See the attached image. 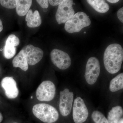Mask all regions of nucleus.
Wrapping results in <instances>:
<instances>
[{
    "instance_id": "f257e3e1",
    "label": "nucleus",
    "mask_w": 123,
    "mask_h": 123,
    "mask_svg": "<svg viewBox=\"0 0 123 123\" xmlns=\"http://www.w3.org/2000/svg\"><path fill=\"white\" fill-rule=\"evenodd\" d=\"M104 63L106 70L114 74L121 68L123 60V49L120 44L113 43L107 47L104 55Z\"/></svg>"
},
{
    "instance_id": "f03ea898",
    "label": "nucleus",
    "mask_w": 123,
    "mask_h": 123,
    "mask_svg": "<svg viewBox=\"0 0 123 123\" xmlns=\"http://www.w3.org/2000/svg\"><path fill=\"white\" fill-rule=\"evenodd\" d=\"M33 114L40 120L46 123H53L57 121L59 114L52 106L45 103L36 104L33 107Z\"/></svg>"
},
{
    "instance_id": "7ed1b4c3",
    "label": "nucleus",
    "mask_w": 123,
    "mask_h": 123,
    "mask_svg": "<svg viewBox=\"0 0 123 123\" xmlns=\"http://www.w3.org/2000/svg\"><path fill=\"white\" fill-rule=\"evenodd\" d=\"M91 23L89 16L86 14L82 12H78L65 23V30L69 33H77L84 27L89 26Z\"/></svg>"
},
{
    "instance_id": "20e7f679",
    "label": "nucleus",
    "mask_w": 123,
    "mask_h": 123,
    "mask_svg": "<svg viewBox=\"0 0 123 123\" xmlns=\"http://www.w3.org/2000/svg\"><path fill=\"white\" fill-rule=\"evenodd\" d=\"M36 94V98L39 101L43 102L51 101L55 95V86L50 81H44L38 86Z\"/></svg>"
},
{
    "instance_id": "39448f33",
    "label": "nucleus",
    "mask_w": 123,
    "mask_h": 123,
    "mask_svg": "<svg viewBox=\"0 0 123 123\" xmlns=\"http://www.w3.org/2000/svg\"><path fill=\"white\" fill-rule=\"evenodd\" d=\"M73 0H64L59 5L55 14V18L58 24L65 23L75 14L73 8Z\"/></svg>"
},
{
    "instance_id": "423d86ee",
    "label": "nucleus",
    "mask_w": 123,
    "mask_h": 123,
    "mask_svg": "<svg viewBox=\"0 0 123 123\" xmlns=\"http://www.w3.org/2000/svg\"><path fill=\"white\" fill-rule=\"evenodd\" d=\"M100 72L99 60L96 57H90L88 59L86 66L85 78L86 82L89 85H93L97 81Z\"/></svg>"
},
{
    "instance_id": "0eeeda50",
    "label": "nucleus",
    "mask_w": 123,
    "mask_h": 123,
    "mask_svg": "<svg viewBox=\"0 0 123 123\" xmlns=\"http://www.w3.org/2000/svg\"><path fill=\"white\" fill-rule=\"evenodd\" d=\"M73 116L76 123H84L88 118L89 111L84 100L81 97H77L74 100Z\"/></svg>"
},
{
    "instance_id": "6e6552de",
    "label": "nucleus",
    "mask_w": 123,
    "mask_h": 123,
    "mask_svg": "<svg viewBox=\"0 0 123 123\" xmlns=\"http://www.w3.org/2000/svg\"><path fill=\"white\" fill-rule=\"evenodd\" d=\"M51 60L54 65L61 70L68 68L71 64V59L68 53L55 49L51 52Z\"/></svg>"
},
{
    "instance_id": "1a4fd4ad",
    "label": "nucleus",
    "mask_w": 123,
    "mask_h": 123,
    "mask_svg": "<svg viewBox=\"0 0 123 123\" xmlns=\"http://www.w3.org/2000/svg\"><path fill=\"white\" fill-rule=\"evenodd\" d=\"M74 94L66 89L60 92L59 110L63 116L66 117L70 114L72 107Z\"/></svg>"
},
{
    "instance_id": "9d476101",
    "label": "nucleus",
    "mask_w": 123,
    "mask_h": 123,
    "mask_svg": "<svg viewBox=\"0 0 123 123\" xmlns=\"http://www.w3.org/2000/svg\"><path fill=\"white\" fill-rule=\"evenodd\" d=\"M22 50L26 58L28 64L31 66L35 65L39 63L43 56V50L31 44L25 46Z\"/></svg>"
},
{
    "instance_id": "9b49d317",
    "label": "nucleus",
    "mask_w": 123,
    "mask_h": 123,
    "mask_svg": "<svg viewBox=\"0 0 123 123\" xmlns=\"http://www.w3.org/2000/svg\"><path fill=\"white\" fill-rule=\"evenodd\" d=\"M1 86L5 90L6 95L9 99H14L18 96L19 90L17 82L13 78L11 77L4 78L1 80Z\"/></svg>"
},
{
    "instance_id": "f8f14e48",
    "label": "nucleus",
    "mask_w": 123,
    "mask_h": 123,
    "mask_svg": "<svg viewBox=\"0 0 123 123\" xmlns=\"http://www.w3.org/2000/svg\"><path fill=\"white\" fill-rule=\"evenodd\" d=\"M20 43V39L16 36L14 34L9 36L4 49V55L6 59H9L14 57L17 51L15 47L18 46Z\"/></svg>"
},
{
    "instance_id": "ddd939ff",
    "label": "nucleus",
    "mask_w": 123,
    "mask_h": 123,
    "mask_svg": "<svg viewBox=\"0 0 123 123\" xmlns=\"http://www.w3.org/2000/svg\"><path fill=\"white\" fill-rule=\"evenodd\" d=\"M25 21L27 25L30 28L38 27L42 23V18L38 11L36 10L33 12L31 9H30L26 15Z\"/></svg>"
},
{
    "instance_id": "4468645a",
    "label": "nucleus",
    "mask_w": 123,
    "mask_h": 123,
    "mask_svg": "<svg viewBox=\"0 0 123 123\" xmlns=\"http://www.w3.org/2000/svg\"><path fill=\"white\" fill-rule=\"evenodd\" d=\"M13 65L14 68H19L24 71L29 69V64L22 50H21L13 60Z\"/></svg>"
},
{
    "instance_id": "2eb2a0df",
    "label": "nucleus",
    "mask_w": 123,
    "mask_h": 123,
    "mask_svg": "<svg viewBox=\"0 0 123 123\" xmlns=\"http://www.w3.org/2000/svg\"><path fill=\"white\" fill-rule=\"evenodd\" d=\"M123 114V109L120 106L112 107L108 112L107 120L109 123H118Z\"/></svg>"
},
{
    "instance_id": "dca6fc26",
    "label": "nucleus",
    "mask_w": 123,
    "mask_h": 123,
    "mask_svg": "<svg viewBox=\"0 0 123 123\" xmlns=\"http://www.w3.org/2000/svg\"><path fill=\"white\" fill-rule=\"evenodd\" d=\"M31 0H18L16 6V12L21 17L26 15L32 5Z\"/></svg>"
},
{
    "instance_id": "f3484780",
    "label": "nucleus",
    "mask_w": 123,
    "mask_h": 123,
    "mask_svg": "<svg viewBox=\"0 0 123 123\" xmlns=\"http://www.w3.org/2000/svg\"><path fill=\"white\" fill-rule=\"evenodd\" d=\"M87 2L98 12L105 13L109 10L110 7L104 0H88Z\"/></svg>"
},
{
    "instance_id": "a211bd4d",
    "label": "nucleus",
    "mask_w": 123,
    "mask_h": 123,
    "mask_svg": "<svg viewBox=\"0 0 123 123\" xmlns=\"http://www.w3.org/2000/svg\"><path fill=\"white\" fill-rule=\"evenodd\" d=\"M123 88V73H121L112 79L110 82V90L115 92Z\"/></svg>"
},
{
    "instance_id": "6ab92c4d",
    "label": "nucleus",
    "mask_w": 123,
    "mask_h": 123,
    "mask_svg": "<svg viewBox=\"0 0 123 123\" xmlns=\"http://www.w3.org/2000/svg\"><path fill=\"white\" fill-rule=\"evenodd\" d=\"M92 118L95 123H109L105 117L98 111H94L93 112Z\"/></svg>"
},
{
    "instance_id": "aec40b11",
    "label": "nucleus",
    "mask_w": 123,
    "mask_h": 123,
    "mask_svg": "<svg viewBox=\"0 0 123 123\" xmlns=\"http://www.w3.org/2000/svg\"><path fill=\"white\" fill-rule=\"evenodd\" d=\"M1 5L5 8L7 9H13L16 8L17 6V0H0Z\"/></svg>"
},
{
    "instance_id": "412c9836",
    "label": "nucleus",
    "mask_w": 123,
    "mask_h": 123,
    "mask_svg": "<svg viewBox=\"0 0 123 123\" xmlns=\"http://www.w3.org/2000/svg\"><path fill=\"white\" fill-rule=\"evenodd\" d=\"M37 2L43 8H47L49 7L48 0H37Z\"/></svg>"
},
{
    "instance_id": "4be33fe9",
    "label": "nucleus",
    "mask_w": 123,
    "mask_h": 123,
    "mask_svg": "<svg viewBox=\"0 0 123 123\" xmlns=\"http://www.w3.org/2000/svg\"><path fill=\"white\" fill-rule=\"evenodd\" d=\"M123 8L122 7L117 12V15L118 18L122 23H123Z\"/></svg>"
},
{
    "instance_id": "5701e85b",
    "label": "nucleus",
    "mask_w": 123,
    "mask_h": 123,
    "mask_svg": "<svg viewBox=\"0 0 123 123\" xmlns=\"http://www.w3.org/2000/svg\"><path fill=\"white\" fill-rule=\"evenodd\" d=\"M63 0H48V2H49L51 5L53 6H56L57 5H59L61 3Z\"/></svg>"
},
{
    "instance_id": "b1692460",
    "label": "nucleus",
    "mask_w": 123,
    "mask_h": 123,
    "mask_svg": "<svg viewBox=\"0 0 123 123\" xmlns=\"http://www.w3.org/2000/svg\"><path fill=\"white\" fill-rule=\"evenodd\" d=\"M107 1L108 2L112 3V4L116 3L119 1V0H107Z\"/></svg>"
},
{
    "instance_id": "393cba45",
    "label": "nucleus",
    "mask_w": 123,
    "mask_h": 123,
    "mask_svg": "<svg viewBox=\"0 0 123 123\" xmlns=\"http://www.w3.org/2000/svg\"><path fill=\"white\" fill-rule=\"evenodd\" d=\"M3 29V25H2V21L0 19V32H1L2 31Z\"/></svg>"
},
{
    "instance_id": "a878e982",
    "label": "nucleus",
    "mask_w": 123,
    "mask_h": 123,
    "mask_svg": "<svg viewBox=\"0 0 123 123\" xmlns=\"http://www.w3.org/2000/svg\"><path fill=\"white\" fill-rule=\"evenodd\" d=\"M3 119V117L2 116V114L0 112V123L2 122Z\"/></svg>"
},
{
    "instance_id": "bb28decb",
    "label": "nucleus",
    "mask_w": 123,
    "mask_h": 123,
    "mask_svg": "<svg viewBox=\"0 0 123 123\" xmlns=\"http://www.w3.org/2000/svg\"><path fill=\"white\" fill-rule=\"evenodd\" d=\"M118 123H123V118H121L120 120L119 121Z\"/></svg>"
},
{
    "instance_id": "cd10ccee",
    "label": "nucleus",
    "mask_w": 123,
    "mask_h": 123,
    "mask_svg": "<svg viewBox=\"0 0 123 123\" xmlns=\"http://www.w3.org/2000/svg\"><path fill=\"white\" fill-rule=\"evenodd\" d=\"M43 11H44V12H46L47 11V8L43 9Z\"/></svg>"
},
{
    "instance_id": "c85d7f7f",
    "label": "nucleus",
    "mask_w": 123,
    "mask_h": 123,
    "mask_svg": "<svg viewBox=\"0 0 123 123\" xmlns=\"http://www.w3.org/2000/svg\"><path fill=\"white\" fill-rule=\"evenodd\" d=\"M84 33H85V34H86V32H85H85H84Z\"/></svg>"
},
{
    "instance_id": "c756f323",
    "label": "nucleus",
    "mask_w": 123,
    "mask_h": 123,
    "mask_svg": "<svg viewBox=\"0 0 123 123\" xmlns=\"http://www.w3.org/2000/svg\"></svg>"
}]
</instances>
